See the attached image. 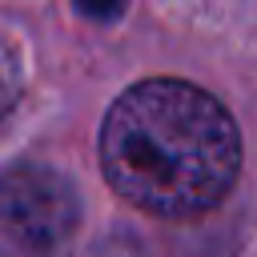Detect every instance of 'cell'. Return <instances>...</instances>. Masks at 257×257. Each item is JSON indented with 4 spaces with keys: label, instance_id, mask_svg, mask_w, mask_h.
<instances>
[{
    "label": "cell",
    "instance_id": "obj_3",
    "mask_svg": "<svg viewBox=\"0 0 257 257\" xmlns=\"http://www.w3.org/2000/svg\"><path fill=\"white\" fill-rule=\"evenodd\" d=\"M20 84H24V76H20V60H16V52H12V44L0 36V120L12 112V104L20 100Z\"/></svg>",
    "mask_w": 257,
    "mask_h": 257
},
{
    "label": "cell",
    "instance_id": "obj_1",
    "mask_svg": "<svg viewBox=\"0 0 257 257\" xmlns=\"http://www.w3.org/2000/svg\"><path fill=\"white\" fill-rule=\"evenodd\" d=\"M108 185L153 217H197L225 201L241 169V133L225 104L173 76L133 84L100 124Z\"/></svg>",
    "mask_w": 257,
    "mask_h": 257
},
{
    "label": "cell",
    "instance_id": "obj_4",
    "mask_svg": "<svg viewBox=\"0 0 257 257\" xmlns=\"http://www.w3.org/2000/svg\"><path fill=\"white\" fill-rule=\"evenodd\" d=\"M76 8L92 20H116L124 12V0H76Z\"/></svg>",
    "mask_w": 257,
    "mask_h": 257
},
{
    "label": "cell",
    "instance_id": "obj_2",
    "mask_svg": "<svg viewBox=\"0 0 257 257\" xmlns=\"http://www.w3.org/2000/svg\"><path fill=\"white\" fill-rule=\"evenodd\" d=\"M80 229L76 185L36 161L0 173V257H68Z\"/></svg>",
    "mask_w": 257,
    "mask_h": 257
}]
</instances>
